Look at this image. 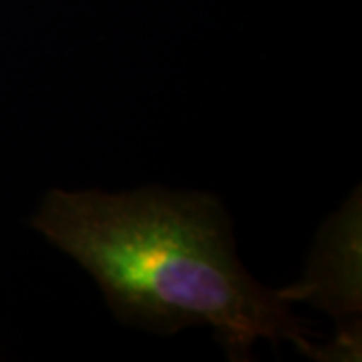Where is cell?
<instances>
[{
    "label": "cell",
    "instance_id": "7a4b0ae2",
    "mask_svg": "<svg viewBox=\"0 0 362 362\" xmlns=\"http://www.w3.org/2000/svg\"><path fill=\"white\" fill-rule=\"evenodd\" d=\"M361 197L352 195L344 209L326 223L302 282L280 290L288 302L310 300L330 312L340 332L346 318L361 310Z\"/></svg>",
    "mask_w": 362,
    "mask_h": 362
},
{
    "label": "cell",
    "instance_id": "6da1fadb",
    "mask_svg": "<svg viewBox=\"0 0 362 362\" xmlns=\"http://www.w3.org/2000/svg\"><path fill=\"white\" fill-rule=\"evenodd\" d=\"M33 228L89 272L119 322L163 337L211 326L238 362L252 358L258 338L292 340L306 356L337 361L332 349L312 346L308 326L290 314L280 290L242 268L230 218L214 195L52 189Z\"/></svg>",
    "mask_w": 362,
    "mask_h": 362
}]
</instances>
